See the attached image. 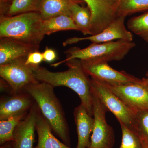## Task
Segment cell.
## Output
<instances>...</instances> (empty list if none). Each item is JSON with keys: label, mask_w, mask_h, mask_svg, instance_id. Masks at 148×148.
Here are the masks:
<instances>
[{"label": "cell", "mask_w": 148, "mask_h": 148, "mask_svg": "<svg viewBox=\"0 0 148 148\" xmlns=\"http://www.w3.org/2000/svg\"><path fill=\"white\" fill-rule=\"evenodd\" d=\"M65 64L68 69L62 72L51 71L39 65L30 66L38 81L47 83L54 87L66 86L73 90L79 96L81 104L93 116L90 79L84 71L81 61L75 58L66 61Z\"/></svg>", "instance_id": "1"}, {"label": "cell", "mask_w": 148, "mask_h": 148, "mask_svg": "<svg viewBox=\"0 0 148 148\" xmlns=\"http://www.w3.org/2000/svg\"><path fill=\"white\" fill-rule=\"evenodd\" d=\"M54 87L47 83L38 82L26 86L23 91L36 102L52 131L70 147L69 126L61 103L54 93Z\"/></svg>", "instance_id": "2"}, {"label": "cell", "mask_w": 148, "mask_h": 148, "mask_svg": "<svg viewBox=\"0 0 148 148\" xmlns=\"http://www.w3.org/2000/svg\"><path fill=\"white\" fill-rule=\"evenodd\" d=\"M42 21L39 12H29L0 17V38L18 40L36 46L44 38Z\"/></svg>", "instance_id": "3"}, {"label": "cell", "mask_w": 148, "mask_h": 148, "mask_svg": "<svg viewBox=\"0 0 148 148\" xmlns=\"http://www.w3.org/2000/svg\"><path fill=\"white\" fill-rule=\"evenodd\" d=\"M135 46V43L132 41L118 40L102 43H92L84 49L73 47L65 51L67 56L64 60L51 64V66L57 67L66 61L75 58L80 60L92 59L107 62L120 61Z\"/></svg>", "instance_id": "4"}, {"label": "cell", "mask_w": 148, "mask_h": 148, "mask_svg": "<svg viewBox=\"0 0 148 148\" xmlns=\"http://www.w3.org/2000/svg\"><path fill=\"white\" fill-rule=\"evenodd\" d=\"M90 86L108 111L113 114L119 123L134 131L136 112L128 107L105 83L91 78Z\"/></svg>", "instance_id": "5"}, {"label": "cell", "mask_w": 148, "mask_h": 148, "mask_svg": "<svg viewBox=\"0 0 148 148\" xmlns=\"http://www.w3.org/2000/svg\"><path fill=\"white\" fill-rule=\"evenodd\" d=\"M92 90V114L94 124L89 148H112L115 143L112 127L106 120L108 110Z\"/></svg>", "instance_id": "6"}, {"label": "cell", "mask_w": 148, "mask_h": 148, "mask_svg": "<svg viewBox=\"0 0 148 148\" xmlns=\"http://www.w3.org/2000/svg\"><path fill=\"white\" fill-rule=\"evenodd\" d=\"M27 58H18L0 65V77L13 94L23 92L26 86L38 82L31 66L25 64Z\"/></svg>", "instance_id": "7"}, {"label": "cell", "mask_w": 148, "mask_h": 148, "mask_svg": "<svg viewBox=\"0 0 148 148\" xmlns=\"http://www.w3.org/2000/svg\"><path fill=\"white\" fill-rule=\"evenodd\" d=\"M83 69L91 78L112 85H119L140 80L124 71H119L110 67L108 62L97 60H81Z\"/></svg>", "instance_id": "8"}, {"label": "cell", "mask_w": 148, "mask_h": 148, "mask_svg": "<svg viewBox=\"0 0 148 148\" xmlns=\"http://www.w3.org/2000/svg\"><path fill=\"white\" fill-rule=\"evenodd\" d=\"M91 12V35L97 34L119 17L120 0H82Z\"/></svg>", "instance_id": "9"}, {"label": "cell", "mask_w": 148, "mask_h": 148, "mask_svg": "<svg viewBox=\"0 0 148 148\" xmlns=\"http://www.w3.org/2000/svg\"><path fill=\"white\" fill-rule=\"evenodd\" d=\"M107 84L116 95L133 110L136 112L148 110V85L145 78L126 84Z\"/></svg>", "instance_id": "10"}, {"label": "cell", "mask_w": 148, "mask_h": 148, "mask_svg": "<svg viewBox=\"0 0 148 148\" xmlns=\"http://www.w3.org/2000/svg\"><path fill=\"white\" fill-rule=\"evenodd\" d=\"M125 18L123 16H119L108 27L97 34L88 37H73L67 39L63 43V46L66 47L69 45L77 43L85 40H90L95 43L109 42L116 40L132 42L133 35L125 27Z\"/></svg>", "instance_id": "11"}, {"label": "cell", "mask_w": 148, "mask_h": 148, "mask_svg": "<svg viewBox=\"0 0 148 148\" xmlns=\"http://www.w3.org/2000/svg\"><path fill=\"white\" fill-rule=\"evenodd\" d=\"M34 105L26 116L16 126L13 140V148H34L35 131L39 109Z\"/></svg>", "instance_id": "12"}, {"label": "cell", "mask_w": 148, "mask_h": 148, "mask_svg": "<svg viewBox=\"0 0 148 148\" xmlns=\"http://www.w3.org/2000/svg\"><path fill=\"white\" fill-rule=\"evenodd\" d=\"M39 47L25 43L10 38H0V65L7 64L18 58H27Z\"/></svg>", "instance_id": "13"}, {"label": "cell", "mask_w": 148, "mask_h": 148, "mask_svg": "<svg viewBox=\"0 0 148 148\" xmlns=\"http://www.w3.org/2000/svg\"><path fill=\"white\" fill-rule=\"evenodd\" d=\"M33 100L32 97L26 92L13 94L11 97L1 100L0 120L27 113L34 106Z\"/></svg>", "instance_id": "14"}, {"label": "cell", "mask_w": 148, "mask_h": 148, "mask_svg": "<svg viewBox=\"0 0 148 148\" xmlns=\"http://www.w3.org/2000/svg\"><path fill=\"white\" fill-rule=\"evenodd\" d=\"M74 116L78 136L76 148H89L90 134L93 130V118L88 114L85 107L82 104L74 109Z\"/></svg>", "instance_id": "15"}, {"label": "cell", "mask_w": 148, "mask_h": 148, "mask_svg": "<svg viewBox=\"0 0 148 148\" xmlns=\"http://www.w3.org/2000/svg\"><path fill=\"white\" fill-rule=\"evenodd\" d=\"M36 131L38 141L34 148H71L56 138L50 125L40 112L39 110L36 123Z\"/></svg>", "instance_id": "16"}, {"label": "cell", "mask_w": 148, "mask_h": 148, "mask_svg": "<svg viewBox=\"0 0 148 148\" xmlns=\"http://www.w3.org/2000/svg\"><path fill=\"white\" fill-rule=\"evenodd\" d=\"M82 0H41L39 12L43 20L65 15L71 16L69 7L72 2Z\"/></svg>", "instance_id": "17"}, {"label": "cell", "mask_w": 148, "mask_h": 148, "mask_svg": "<svg viewBox=\"0 0 148 148\" xmlns=\"http://www.w3.org/2000/svg\"><path fill=\"white\" fill-rule=\"evenodd\" d=\"M41 0H13L1 5V16H12L27 12H39Z\"/></svg>", "instance_id": "18"}, {"label": "cell", "mask_w": 148, "mask_h": 148, "mask_svg": "<svg viewBox=\"0 0 148 148\" xmlns=\"http://www.w3.org/2000/svg\"><path fill=\"white\" fill-rule=\"evenodd\" d=\"M80 2L71 3L69 7L71 17L83 35H91V12L88 7L80 5Z\"/></svg>", "instance_id": "19"}, {"label": "cell", "mask_w": 148, "mask_h": 148, "mask_svg": "<svg viewBox=\"0 0 148 148\" xmlns=\"http://www.w3.org/2000/svg\"><path fill=\"white\" fill-rule=\"evenodd\" d=\"M42 29L45 35H49L59 31L76 30L79 31L71 16L61 15L43 20Z\"/></svg>", "instance_id": "20"}, {"label": "cell", "mask_w": 148, "mask_h": 148, "mask_svg": "<svg viewBox=\"0 0 148 148\" xmlns=\"http://www.w3.org/2000/svg\"><path fill=\"white\" fill-rule=\"evenodd\" d=\"M27 113L11 117L8 119L0 121V145L12 142L14 134L18 123L26 116Z\"/></svg>", "instance_id": "21"}, {"label": "cell", "mask_w": 148, "mask_h": 148, "mask_svg": "<svg viewBox=\"0 0 148 148\" xmlns=\"http://www.w3.org/2000/svg\"><path fill=\"white\" fill-rule=\"evenodd\" d=\"M128 29L148 43V12L130 18Z\"/></svg>", "instance_id": "22"}, {"label": "cell", "mask_w": 148, "mask_h": 148, "mask_svg": "<svg viewBox=\"0 0 148 148\" xmlns=\"http://www.w3.org/2000/svg\"><path fill=\"white\" fill-rule=\"evenodd\" d=\"M148 10V0H120L119 16H126L130 14Z\"/></svg>", "instance_id": "23"}, {"label": "cell", "mask_w": 148, "mask_h": 148, "mask_svg": "<svg viewBox=\"0 0 148 148\" xmlns=\"http://www.w3.org/2000/svg\"><path fill=\"white\" fill-rule=\"evenodd\" d=\"M122 132L121 145L119 148H143L142 140L136 132L120 123Z\"/></svg>", "instance_id": "24"}, {"label": "cell", "mask_w": 148, "mask_h": 148, "mask_svg": "<svg viewBox=\"0 0 148 148\" xmlns=\"http://www.w3.org/2000/svg\"><path fill=\"white\" fill-rule=\"evenodd\" d=\"M134 132L148 147V110L136 112Z\"/></svg>", "instance_id": "25"}, {"label": "cell", "mask_w": 148, "mask_h": 148, "mask_svg": "<svg viewBox=\"0 0 148 148\" xmlns=\"http://www.w3.org/2000/svg\"><path fill=\"white\" fill-rule=\"evenodd\" d=\"M42 61H44L42 53L36 51L29 53L26 58L25 64L27 66H37Z\"/></svg>", "instance_id": "26"}, {"label": "cell", "mask_w": 148, "mask_h": 148, "mask_svg": "<svg viewBox=\"0 0 148 148\" xmlns=\"http://www.w3.org/2000/svg\"><path fill=\"white\" fill-rule=\"evenodd\" d=\"M44 61L50 63L55 61L57 58L56 52L52 49L47 46L45 50L42 53Z\"/></svg>", "instance_id": "27"}, {"label": "cell", "mask_w": 148, "mask_h": 148, "mask_svg": "<svg viewBox=\"0 0 148 148\" xmlns=\"http://www.w3.org/2000/svg\"><path fill=\"white\" fill-rule=\"evenodd\" d=\"M1 148H13L12 142L5 143L2 145L1 146Z\"/></svg>", "instance_id": "28"}, {"label": "cell", "mask_w": 148, "mask_h": 148, "mask_svg": "<svg viewBox=\"0 0 148 148\" xmlns=\"http://www.w3.org/2000/svg\"><path fill=\"white\" fill-rule=\"evenodd\" d=\"M13 0H1V4L7 5H8Z\"/></svg>", "instance_id": "29"}, {"label": "cell", "mask_w": 148, "mask_h": 148, "mask_svg": "<svg viewBox=\"0 0 148 148\" xmlns=\"http://www.w3.org/2000/svg\"><path fill=\"white\" fill-rule=\"evenodd\" d=\"M142 143H143V148H148L147 145L144 141L142 140Z\"/></svg>", "instance_id": "30"}, {"label": "cell", "mask_w": 148, "mask_h": 148, "mask_svg": "<svg viewBox=\"0 0 148 148\" xmlns=\"http://www.w3.org/2000/svg\"><path fill=\"white\" fill-rule=\"evenodd\" d=\"M145 80L146 83L148 85V72L147 74V78H145Z\"/></svg>", "instance_id": "31"}]
</instances>
